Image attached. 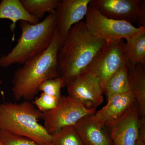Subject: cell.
Here are the masks:
<instances>
[{"label": "cell", "instance_id": "6da1fadb", "mask_svg": "<svg viewBox=\"0 0 145 145\" xmlns=\"http://www.w3.org/2000/svg\"><path fill=\"white\" fill-rule=\"evenodd\" d=\"M107 44L90 34L84 21L73 25L58 52L60 76L65 86L86 72Z\"/></svg>", "mask_w": 145, "mask_h": 145}, {"label": "cell", "instance_id": "7a4b0ae2", "mask_svg": "<svg viewBox=\"0 0 145 145\" xmlns=\"http://www.w3.org/2000/svg\"><path fill=\"white\" fill-rule=\"evenodd\" d=\"M61 44L56 29L48 48L29 58L15 71L12 88L14 99L30 101L39 92L42 83L60 76L58 55Z\"/></svg>", "mask_w": 145, "mask_h": 145}, {"label": "cell", "instance_id": "3957f363", "mask_svg": "<svg viewBox=\"0 0 145 145\" xmlns=\"http://www.w3.org/2000/svg\"><path fill=\"white\" fill-rule=\"evenodd\" d=\"M43 115L29 101L0 104V130L26 137L38 145L52 144V135L39 123Z\"/></svg>", "mask_w": 145, "mask_h": 145}, {"label": "cell", "instance_id": "277c9868", "mask_svg": "<svg viewBox=\"0 0 145 145\" xmlns=\"http://www.w3.org/2000/svg\"><path fill=\"white\" fill-rule=\"evenodd\" d=\"M57 23L56 11L36 24L20 21L21 36L10 52L0 57V67L24 64L29 58L44 51L52 42Z\"/></svg>", "mask_w": 145, "mask_h": 145}, {"label": "cell", "instance_id": "5b68a950", "mask_svg": "<svg viewBox=\"0 0 145 145\" xmlns=\"http://www.w3.org/2000/svg\"><path fill=\"white\" fill-rule=\"evenodd\" d=\"M86 26L95 38L109 44L128 39L145 31L144 27L134 26L124 21L109 19L102 15L98 9L89 5L86 16Z\"/></svg>", "mask_w": 145, "mask_h": 145}, {"label": "cell", "instance_id": "8992f818", "mask_svg": "<svg viewBox=\"0 0 145 145\" xmlns=\"http://www.w3.org/2000/svg\"><path fill=\"white\" fill-rule=\"evenodd\" d=\"M96 112V109L87 108L69 96H61L54 108L43 112L44 126L52 135L64 127L74 125L83 117Z\"/></svg>", "mask_w": 145, "mask_h": 145}, {"label": "cell", "instance_id": "52a82bcc", "mask_svg": "<svg viewBox=\"0 0 145 145\" xmlns=\"http://www.w3.org/2000/svg\"><path fill=\"white\" fill-rule=\"evenodd\" d=\"M125 42L121 40L108 44L86 72L99 79L103 93L109 78L124 65H127Z\"/></svg>", "mask_w": 145, "mask_h": 145}, {"label": "cell", "instance_id": "ba28073f", "mask_svg": "<svg viewBox=\"0 0 145 145\" xmlns=\"http://www.w3.org/2000/svg\"><path fill=\"white\" fill-rule=\"evenodd\" d=\"M69 96L87 108L96 109L104 101L99 79L92 73L85 72L67 86Z\"/></svg>", "mask_w": 145, "mask_h": 145}, {"label": "cell", "instance_id": "9c48e42d", "mask_svg": "<svg viewBox=\"0 0 145 145\" xmlns=\"http://www.w3.org/2000/svg\"><path fill=\"white\" fill-rule=\"evenodd\" d=\"M139 105L137 101L121 118L106 128L114 145H135L139 137Z\"/></svg>", "mask_w": 145, "mask_h": 145}, {"label": "cell", "instance_id": "30bf717a", "mask_svg": "<svg viewBox=\"0 0 145 145\" xmlns=\"http://www.w3.org/2000/svg\"><path fill=\"white\" fill-rule=\"evenodd\" d=\"M90 0H61L56 10V31L61 43L67 38L71 28L82 21L87 13Z\"/></svg>", "mask_w": 145, "mask_h": 145}, {"label": "cell", "instance_id": "8fae6325", "mask_svg": "<svg viewBox=\"0 0 145 145\" xmlns=\"http://www.w3.org/2000/svg\"><path fill=\"white\" fill-rule=\"evenodd\" d=\"M142 0H90L89 5L103 16L116 20L136 22Z\"/></svg>", "mask_w": 145, "mask_h": 145}, {"label": "cell", "instance_id": "7c38bea8", "mask_svg": "<svg viewBox=\"0 0 145 145\" xmlns=\"http://www.w3.org/2000/svg\"><path fill=\"white\" fill-rule=\"evenodd\" d=\"M107 103L92 115L95 121L108 127L123 115L136 100L131 91L115 95L107 100Z\"/></svg>", "mask_w": 145, "mask_h": 145}, {"label": "cell", "instance_id": "4fadbf2b", "mask_svg": "<svg viewBox=\"0 0 145 145\" xmlns=\"http://www.w3.org/2000/svg\"><path fill=\"white\" fill-rule=\"evenodd\" d=\"M92 115L83 117L74 125L84 145H114L105 127L95 121Z\"/></svg>", "mask_w": 145, "mask_h": 145}, {"label": "cell", "instance_id": "5bb4252c", "mask_svg": "<svg viewBox=\"0 0 145 145\" xmlns=\"http://www.w3.org/2000/svg\"><path fill=\"white\" fill-rule=\"evenodd\" d=\"M0 19L12 21L10 29L13 32L12 40L15 39V29L18 21H24L32 24L40 22V20L29 14L23 6L20 0H3L0 3Z\"/></svg>", "mask_w": 145, "mask_h": 145}, {"label": "cell", "instance_id": "9a60e30c", "mask_svg": "<svg viewBox=\"0 0 145 145\" xmlns=\"http://www.w3.org/2000/svg\"><path fill=\"white\" fill-rule=\"evenodd\" d=\"M127 66L131 91L139 105V116L145 117V67L141 64Z\"/></svg>", "mask_w": 145, "mask_h": 145}, {"label": "cell", "instance_id": "2e32d148", "mask_svg": "<svg viewBox=\"0 0 145 145\" xmlns=\"http://www.w3.org/2000/svg\"><path fill=\"white\" fill-rule=\"evenodd\" d=\"M125 50L127 66L141 64L145 67V31L126 39Z\"/></svg>", "mask_w": 145, "mask_h": 145}, {"label": "cell", "instance_id": "e0dca14e", "mask_svg": "<svg viewBox=\"0 0 145 145\" xmlns=\"http://www.w3.org/2000/svg\"><path fill=\"white\" fill-rule=\"evenodd\" d=\"M131 91L128 73V67L125 65L109 78L107 82L104 93L107 100L115 95Z\"/></svg>", "mask_w": 145, "mask_h": 145}, {"label": "cell", "instance_id": "ac0fdd59", "mask_svg": "<svg viewBox=\"0 0 145 145\" xmlns=\"http://www.w3.org/2000/svg\"><path fill=\"white\" fill-rule=\"evenodd\" d=\"M61 0H22V5L29 14L40 20L45 13L55 12Z\"/></svg>", "mask_w": 145, "mask_h": 145}, {"label": "cell", "instance_id": "d6986e66", "mask_svg": "<svg viewBox=\"0 0 145 145\" xmlns=\"http://www.w3.org/2000/svg\"><path fill=\"white\" fill-rule=\"evenodd\" d=\"M53 145H84L74 125L64 127L52 135Z\"/></svg>", "mask_w": 145, "mask_h": 145}, {"label": "cell", "instance_id": "ffe728a7", "mask_svg": "<svg viewBox=\"0 0 145 145\" xmlns=\"http://www.w3.org/2000/svg\"><path fill=\"white\" fill-rule=\"evenodd\" d=\"M65 87L64 81L61 76L52 78L44 81L39 86V91L50 96L60 99L61 96V89Z\"/></svg>", "mask_w": 145, "mask_h": 145}, {"label": "cell", "instance_id": "44dd1931", "mask_svg": "<svg viewBox=\"0 0 145 145\" xmlns=\"http://www.w3.org/2000/svg\"><path fill=\"white\" fill-rule=\"evenodd\" d=\"M0 141L5 145H38L26 137L0 130Z\"/></svg>", "mask_w": 145, "mask_h": 145}, {"label": "cell", "instance_id": "7402d4cb", "mask_svg": "<svg viewBox=\"0 0 145 145\" xmlns=\"http://www.w3.org/2000/svg\"><path fill=\"white\" fill-rule=\"evenodd\" d=\"M60 99L42 93L40 97L36 98L34 104L42 112L51 110L57 105Z\"/></svg>", "mask_w": 145, "mask_h": 145}, {"label": "cell", "instance_id": "603a6c76", "mask_svg": "<svg viewBox=\"0 0 145 145\" xmlns=\"http://www.w3.org/2000/svg\"><path fill=\"white\" fill-rule=\"evenodd\" d=\"M136 23L138 27L145 28V1L142 0L140 5V13L138 15Z\"/></svg>", "mask_w": 145, "mask_h": 145}, {"label": "cell", "instance_id": "cb8c5ba5", "mask_svg": "<svg viewBox=\"0 0 145 145\" xmlns=\"http://www.w3.org/2000/svg\"><path fill=\"white\" fill-rule=\"evenodd\" d=\"M135 145H145V140L138 137Z\"/></svg>", "mask_w": 145, "mask_h": 145}, {"label": "cell", "instance_id": "d4e9b609", "mask_svg": "<svg viewBox=\"0 0 145 145\" xmlns=\"http://www.w3.org/2000/svg\"><path fill=\"white\" fill-rule=\"evenodd\" d=\"M3 84V82L2 81L1 79V78H0V86L2 84Z\"/></svg>", "mask_w": 145, "mask_h": 145}, {"label": "cell", "instance_id": "484cf974", "mask_svg": "<svg viewBox=\"0 0 145 145\" xmlns=\"http://www.w3.org/2000/svg\"><path fill=\"white\" fill-rule=\"evenodd\" d=\"M0 145H5L1 142L0 141Z\"/></svg>", "mask_w": 145, "mask_h": 145}, {"label": "cell", "instance_id": "4316f807", "mask_svg": "<svg viewBox=\"0 0 145 145\" xmlns=\"http://www.w3.org/2000/svg\"><path fill=\"white\" fill-rule=\"evenodd\" d=\"M53 145L52 144H46V145Z\"/></svg>", "mask_w": 145, "mask_h": 145}, {"label": "cell", "instance_id": "83f0119b", "mask_svg": "<svg viewBox=\"0 0 145 145\" xmlns=\"http://www.w3.org/2000/svg\"><path fill=\"white\" fill-rule=\"evenodd\" d=\"M1 1H0V3H1Z\"/></svg>", "mask_w": 145, "mask_h": 145}]
</instances>
